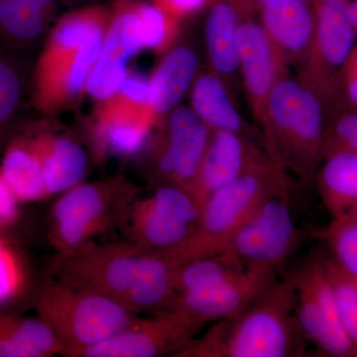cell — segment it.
Listing matches in <instances>:
<instances>
[{
  "mask_svg": "<svg viewBox=\"0 0 357 357\" xmlns=\"http://www.w3.org/2000/svg\"><path fill=\"white\" fill-rule=\"evenodd\" d=\"M307 344L286 274L236 316L211 324L175 357H298L306 356Z\"/></svg>",
  "mask_w": 357,
  "mask_h": 357,
  "instance_id": "6da1fadb",
  "label": "cell"
},
{
  "mask_svg": "<svg viewBox=\"0 0 357 357\" xmlns=\"http://www.w3.org/2000/svg\"><path fill=\"white\" fill-rule=\"evenodd\" d=\"M328 112L318 93L297 77H283L267 103L260 131L270 159L306 184L323 163Z\"/></svg>",
  "mask_w": 357,
  "mask_h": 357,
  "instance_id": "7a4b0ae2",
  "label": "cell"
},
{
  "mask_svg": "<svg viewBox=\"0 0 357 357\" xmlns=\"http://www.w3.org/2000/svg\"><path fill=\"white\" fill-rule=\"evenodd\" d=\"M289 185L288 173L272 160L255 167L213 192L202 206L196 231L182 245L162 255L176 265L220 255L258 206Z\"/></svg>",
  "mask_w": 357,
  "mask_h": 357,
  "instance_id": "3957f363",
  "label": "cell"
},
{
  "mask_svg": "<svg viewBox=\"0 0 357 357\" xmlns=\"http://www.w3.org/2000/svg\"><path fill=\"white\" fill-rule=\"evenodd\" d=\"M138 190L123 176L79 183L60 195L51 210L49 241L58 256L72 255L121 225Z\"/></svg>",
  "mask_w": 357,
  "mask_h": 357,
  "instance_id": "277c9868",
  "label": "cell"
},
{
  "mask_svg": "<svg viewBox=\"0 0 357 357\" xmlns=\"http://www.w3.org/2000/svg\"><path fill=\"white\" fill-rule=\"evenodd\" d=\"M37 316L66 347L65 356L107 340L130 325L139 314L109 298L47 279L34 298Z\"/></svg>",
  "mask_w": 357,
  "mask_h": 357,
  "instance_id": "5b68a950",
  "label": "cell"
},
{
  "mask_svg": "<svg viewBox=\"0 0 357 357\" xmlns=\"http://www.w3.org/2000/svg\"><path fill=\"white\" fill-rule=\"evenodd\" d=\"M351 0H314L311 46L297 65V79L325 102L328 116L342 109L338 75L357 42L349 20Z\"/></svg>",
  "mask_w": 357,
  "mask_h": 357,
  "instance_id": "8992f818",
  "label": "cell"
},
{
  "mask_svg": "<svg viewBox=\"0 0 357 357\" xmlns=\"http://www.w3.org/2000/svg\"><path fill=\"white\" fill-rule=\"evenodd\" d=\"M201 211L185 188L158 185L151 194L135 199L121 227L129 241L138 248L166 253L182 245L196 231Z\"/></svg>",
  "mask_w": 357,
  "mask_h": 357,
  "instance_id": "52a82bcc",
  "label": "cell"
},
{
  "mask_svg": "<svg viewBox=\"0 0 357 357\" xmlns=\"http://www.w3.org/2000/svg\"><path fill=\"white\" fill-rule=\"evenodd\" d=\"M290 203V185L265 199L223 252L245 268L279 272L302 243Z\"/></svg>",
  "mask_w": 357,
  "mask_h": 357,
  "instance_id": "ba28073f",
  "label": "cell"
},
{
  "mask_svg": "<svg viewBox=\"0 0 357 357\" xmlns=\"http://www.w3.org/2000/svg\"><path fill=\"white\" fill-rule=\"evenodd\" d=\"M288 274L296 317L307 342L326 356L357 357V347L342 326L323 255L311 256Z\"/></svg>",
  "mask_w": 357,
  "mask_h": 357,
  "instance_id": "9c48e42d",
  "label": "cell"
},
{
  "mask_svg": "<svg viewBox=\"0 0 357 357\" xmlns=\"http://www.w3.org/2000/svg\"><path fill=\"white\" fill-rule=\"evenodd\" d=\"M141 251L130 241L91 243L72 255L58 256L51 277L70 287L98 294L126 306Z\"/></svg>",
  "mask_w": 357,
  "mask_h": 357,
  "instance_id": "30bf717a",
  "label": "cell"
},
{
  "mask_svg": "<svg viewBox=\"0 0 357 357\" xmlns=\"http://www.w3.org/2000/svg\"><path fill=\"white\" fill-rule=\"evenodd\" d=\"M204 326L175 307L137 317L114 335L77 351L74 357H175Z\"/></svg>",
  "mask_w": 357,
  "mask_h": 357,
  "instance_id": "8fae6325",
  "label": "cell"
},
{
  "mask_svg": "<svg viewBox=\"0 0 357 357\" xmlns=\"http://www.w3.org/2000/svg\"><path fill=\"white\" fill-rule=\"evenodd\" d=\"M153 142L152 167L158 185H180L189 191L210 142V128L192 107L178 105L169 112Z\"/></svg>",
  "mask_w": 357,
  "mask_h": 357,
  "instance_id": "7c38bea8",
  "label": "cell"
},
{
  "mask_svg": "<svg viewBox=\"0 0 357 357\" xmlns=\"http://www.w3.org/2000/svg\"><path fill=\"white\" fill-rule=\"evenodd\" d=\"M236 49L246 98L260 129L270 95L275 86L289 76V66L267 36L258 18L244 21L239 25Z\"/></svg>",
  "mask_w": 357,
  "mask_h": 357,
  "instance_id": "4fadbf2b",
  "label": "cell"
},
{
  "mask_svg": "<svg viewBox=\"0 0 357 357\" xmlns=\"http://www.w3.org/2000/svg\"><path fill=\"white\" fill-rule=\"evenodd\" d=\"M146 48L144 29L133 0H121L115 7L100 57L89 75L86 89L96 100L114 96L128 76L126 66Z\"/></svg>",
  "mask_w": 357,
  "mask_h": 357,
  "instance_id": "5bb4252c",
  "label": "cell"
},
{
  "mask_svg": "<svg viewBox=\"0 0 357 357\" xmlns=\"http://www.w3.org/2000/svg\"><path fill=\"white\" fill-rule=\"evenodd\" d=\"M273 270L246 268L213 287L181 294L175 307L201 326L232 318L243 312L278 280Z\"/></svg>",
  "mask_w": 357,
  "mask_h": 357,
  "instance_id": "9a60e30c",
  "label": "cell"
},
{
  "mask_svg": "<svg viewBox=\"0 0 357 357\" xmlns=\"http://www.w3.org/2000/svg\"><path fill=\"white\" fill-rule=\"evenodd\" d=\"M270 160L257 141L230 131H213L189 192L202 208L213 192Z\"/></svg>",
  "mask_w": 357,
  "mask_h": 357,
  "instance_id": "2e32d148",
  "label": "cell"
},
{
  "mask_svg": "<svg viewBox=\"0 0 357 357\" xmlns=\"http://www.w3.org/2000/svg\"><path fill=\"white\" fill-rule=\"evenodd\" d=\"M96 119L93 141L100 156H131L149 142L160 121L148 105H137L114 95L105 100Z\"/></svg>",
  "mask_w": 357,
  "mask_h": 357,
  "instance_id": "e0dca14e",
  "label": "cell"
},
{
  "mask_svg": "<svg viewBox=\"0 0 357 357\" xmlns=\"http://www.w3.org/2000/svg\"><path fill=\"white\" fill-rule=\"evenodd\" d=\"M259 11V0H213L204 26L206 53L211 72L232 91L239 72L236 34L239 25L253 20Z\"/></svg>",
  "mask_w": 357,
  "mask_h": 357,
  "instance_id": "ac0fdd59",
  "label": "cell"
},
{
  "mask_svg": "<svg viewBox=\"0 0 357 357\" xmlns=\"http://www.w3.org/2000/svg\"><path fill=\"white\" fill-rule=\"evenodd\" d=\"M258 20L289 67L297 66L311 46L314 7L293 0H271L259 6Z\"/></svg>",
  "mask_w": 357,
  "mask_h": 357,
  "instance_id": "d6986e66",
  "label": "cell"
},
{
  "mask_svg": "<svg viewBox=\"0 0 357 357\" xmlns=\"http://www.w3.org/2000/svg\"><path fill=\"white\" fill-rule=\"evenodd\" d=\"M25 134L41 163L48 198L83 182L88 173L89 159L81 145L52 133Z\"/></svg>",
  "mask_w": 357,
  "mask_h": 357,
  "instance_id": "ffe728a7",
  "label": "cell"
},
{
  "mask_svg": "<svg viewBox=\"0 0 357 357\" xmlns=\"http://www.w3.org/2000/svg\"><path fill=\"white\" fill-rule=\"evenodd\" d=\"M191 107L211 131L243 134L264 147L259 128L244 119L237 109L231 91L215 73L198 74L191 89Z\"/></svg>",
  "mask_w": 357,
  "mask_h": 357,
  "instance_id": "44dd1931",
  "label": "cell"
},
{
  "mask_svg": "<svg viewBox=\"0 0 357 357\" xmlns=\"http://www.w3.org/2000/svg\"><path fill=\"white\" fill-rule=\"evenodd\" d=\"M176 269L177 265L165 255L142 249L126 306L136 314L170 309L177 296Z\"/></svg>",
  "mask_w": 357,
  "mask_h": 357,
  "instance_id": "7402d4cb",
  "label": "cell"
},
{
  "mask_svg": "<svg viewBox=\"0 0 357 357\" xmlns=\"http://www.w3.org/2000/svg\"><path fill=\"white\" fill-rule=\"evenodd\" d=\"M198 70V55L192 47L180 45L167 52L150 77L149 107L159 121L191 91Z\"/></svg>",
  "mask_w": 357,
  "mask_h": 357,
  "instance_id": "603a6c76",
  "label": "cell"
},
{
  "mask_svg": "<svg viewBox=\"0 0 357 357\" xmlns=\"http://www.w3.org/2000/svg\"><path fill=\"white\" fill-rule=\"evenodd\" d=\"M112 13L102 6H89L61 18L52 30L36 67H45L72 57L96 37H105Z\"/></svg>",
  "mask_w": 357,
  "mask_h": 357,
  "instance_id": "cb8c5ba5",
  "label": "cell"
},
{
  "mask_svg": "<svg viewBox=\"0 0 357 357\" xmlns=\"http://www.w3.org/2000/svg\"><path fill=\"white\" fill-rule=\"evenodd\" d=\"M312 184L333 218L357 215V152L326 157Z\"/></svg>",
  "mask_w": 357,
  "mask_h": 357,
  "instance_id": "d4e9b609",
  "label": "cell"
},
{
  "mask_svg": "<svg viewBox=\"0 0 357 357\" xmlns=\"http://www.w3.org/2000/svg\"><path fill=\"white\" fill-rule=\"evenodd\" d=\"M56 0H0V47L20 50L38 41Z\"/></svg>",
  "mask_w": 357,
  "mask_h": 357,
  "instance_id": "484cf974",
  "label": "cell"
},
{
  "mask_svg": "<svg viewBox=\"0 0 357 357\" xmlns=\"http://www.w3.org/2000/svg\"><path fill=\"white\" fill-rule=\"evenodd\" d=\"M2 151L0 174L21 204L48 198L41 163L27 135L10 138Z\"/></svg>",
  "mask_w": 357,
  "mask_h": 357,
  "instance_id": "4316f807",
  "label": "cell"
},
{
  "mask_svg": "<svg viewBox=\"0 0 357 357\" xmlns=\"http://www.w3.org/2000/svg\"><path fill=\"white\" fill-rule=\"evenodd\" d=\"M91 68L75 58L45 67H36L34 79V100L40 109L52 110L70 102L86 89Z\"/></svg>",
  "mask_w": 357,
  "mask_h": 357,
  "instance_id": "83f0119b",
  "label": "cell"
},
{
  "mask_svg": "<svg viewBox=\"0 0 357 357\" xmlns=\"http://www.w3.org/2000/svg\"><path fill=\"white\" fill-rule=\"evenodd\" d=\"M14 50L0 47V150L9 140L24 98L26 72Z\"/></svg>",
  "mask_w": 357,
  "mask_h": 357,
  "instance_id": "f1b7e54d",
  "label": "cell"
},
{
  "mask_svg": "<svg viewBox=\"0 0 357 357\" xmlns=\"http://www.w3.org/2000/svg\"><path fill=\"white\" fill-rule=\"evenodd\" d=\"M244 269L246 268L225 252L190 260L177 265L176 293L178 296L213 287Z\"/></svg>",
  "mask_w": 357,
  "mask_h": 357,
  "instance_id": "f546056e",
  "label": "cell"
},
{
  "mask_svg": "<svg viewBox=\"0 0 357 357\" xmlns=\"http://www.w3.org/2000/svg\"><path fill=\"white\" fill-rule=\"evenodd\" d=\"M314 236L325 243L337 266L357 279V215L333 218Z\"/></svg>",
  "mask_w": 357,
  "mask_h": 357,
  "instance_id": "4dcf8cb0",
  "label": "cell"
},
{
  "mask_svg": "<svg viewBox=\"0 0 357 357\" xmlns=\"http://www.w3.org/2000/svg\"><path fill=\"white\" fill-rule=\"evenodd\" d=\"M29 267L9 238L0 241V309L22 297L29 286Z\"/></svg>",
  "mask_w": 357,
  "mask_h": 357,
  "instance_id": "1f68e13d",
  "label": "cell"
},
{
  "mask_svg": "<svg viewBox=\"0 0 357 357\" xmlns=\"http://www.w3.org/2000/svg\"><path fill=\"white\" fill-rule=\"evenodd\" d=\"M340 319L351 342L357 347V279L345 273L328 255H324Z\"/></svg>",
  "mask_w": 357,
  "mask_h": 357,
  "instance_id": "d6a6232c",
  "label": "cell"
},
{
  "mask_svg": "<svg viewBox=\"0 0 357 357\" xmlns=\"http://www.w3.org/2000/svg\"><path fill=\"white\" fill-rule=\"evenodd\" d=\"M340 152H357V109L344 107L331 115L324 136V158Z\"/></svg>",
  "mask_w": 357,
  "mask_h": 357,
  "instance_id": "836d02e7",
  "label": "cell"
},
{
  "mask_svg": "<svg viewBox=\"0 0 357 357\" xmlns=\"http://www.w3.org/2000/svg\"><path fill=\"white\" fill-rule=\"evenodd\" d=\"M135 8L144 29L146 48L158 52L168 49L177 34L178 21L153 3L135 1Z\"/></svg>",
  "mask_w": 357,
  "mask_h": 357,
  "instance_id": "e575fe53",
  "label": "cell"
},
{
  "mask_svg": "<svg viewBox=\"0 0 357 357\" xmlns=\"http://www.w3.org/2000/svg\"><path fill=\"white\" fill-rule=\"evenodd\" d=\"M338 84L344 109H357V42L340 70Z\"/></svg>",
  "mask_w": 357,
  "mask_h": 357,
  "instance_id": "d590c367",
  "label": "cell"
},
{
  "mask_svg": "<svg viewBox=\"0 0 357 357\" xmlns=\"http://www.w3.org/2000/svg\"><path fill=\"white\" fill-rule=\"evenodd\" d=\"M21 203L0 174V232L7 234L20 220Z\"/></svg>",
  "mask_w": 357,
  "mask_h": 357,
  "instance_id": "8d00e7d4",
  "label": "cell"
},
{
  "mask_svg": "<svg viewBox=\"0 0 357 357\" xmlns=\"http://www.w3.org/2000/svg\"><path fill=\"white\" fill-rule=\"evenodd\" d=\"M115 95L134 105L149 107L150 79L138 73L128 74Z\"/></svg>",
  "mask_w": 357,
  "mask_h": 357,
  "instance_id": "74e56055",
  "label": "cell"
},
{
  "mask_svg": "<svg viewBox=\"0 0 357 357\" xmlns=\"http://www.w3.org/2000/svg\"><path fill=\"white\" fill-rule=\"evenodd\" d=\"M211 2L213 0H152V3L177 21L208 8Z\"/></svg>",
  "mask_w": 357,
  "mask_h": 357,
  "instance_id": "f35d334b",
  "label": "cell"
},
{
  "mask_svg": "<svg viewBox=\"0 0 357 357\" xmlns=\"http://www.w3.org/2000/svg\"><path fill=\"white\" fill-rule=\"evenodd\" d=\"M0 357H33L32 352L9 330L2 318V309H0Z\"/></svg>",
  "mask_w": 357,
  "mask_h": 357,
  "instance_id": "ab89813d",
  "label": "cell"
},
{
  "mask_svg": "<svg viewBox=\"0 0 357 357\" xmlns=\"http://www.w3.org/2000/svg\"><path fill=\"white\" fill-rule=\"evenodd\" d=\"M349 20L357 33V0H351L349 8Z\"/></svg>",
  "mask_w": 357,
  "mask_h": 357,
  "instance_id": "60d3db41",
  "label": "cell"
},
{
  "mask_svg": "<svg viewBox=\"0 0 357 357\" xmlns=\"http://www.w3.org/2000/svg\"><path fill=\"white\" fill-rule=\"evenodd\" d=\"M268 1H271V0H259V6ZM293 1L304 2V3L311 4V6H312L314 0H293Z\"/></svg>",
  "mask_w": 357,
  "mask_h": 357,
  "instance_id": "b9f144b4",
  "label": "cell"
},
{
  "mask_svg": "<svg viewBox=\"0 0 357 357\" xmlns=\"http://www.w3.org/2000/svg\"><path fill=\"white\" fill-rule=\"evenodd\" d=\"M8 238V236H6L3 232H0V241H3V239Z\"/></svg>",
  "mask_w": 357,
  "mask_h": 357,
  "instance_id": "7bdbcfd3",
  "label": "cell"
}]
</instances>
